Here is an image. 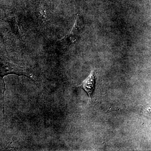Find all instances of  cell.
<instances>
[{"label": "cell", "instance_id": "1", "mask_svg": "<svg viewBox=\"0 0 151 151\" xmlns=\"http://www.w3.org/2000/svg\"><path fill=\"white\" fill-rule=\"evenodd\" d=\"M9 74L26 76L34 83H37V77L31 70L10 62L6 56L0 53V77H1L4 82V92L6 90L4 77Z\"/></svg>", "mask_w": 151, "mask_h": 151}, {"label": "cell", "instance_id": "2", "mask_svg": "<svg viewBox=\"0 0 151 151\" xmlns=\"http://www.w3.org/2000/svg\"><path fill=\"white\" fill-rule=\"evenodd\" d=\"M84 22L79 15H77L70 32L58 42V45L63 48L72 46L78 40L84 29Z\"/></svg>", "mask_w": 151, "mask_h": 151}, {"label": "cell", "instance_id": "3", "mask_svg": "<svg viewBox=\"0 0 151 151\" xmlns=\"http://www.w3.org/2000/svg\"><path fill=\"white\" fill-rule=\"evenodd\" d=\"M37 17L41 23L46 22L51 16V9L48 3L42 2L40 3L37 8Z\"/></svg>", "mask_w": 151, "mask_h": 151}, {"label": "cell", "instance_id": "4", "mask_svg": "<svg viewBox=\"0 0 151 151\" xmlns=\"http://www.w3.org/2000/svg\"><path fill=\"white\" fill-rule=\"evenodd\" d=\"M95 72L92 70L89 76L85 79L81 85V87L85 90L89 97L92 98L95 84Z\"/></svg>", "mask_w": 151, "mask_h": 151}]
</instances>
